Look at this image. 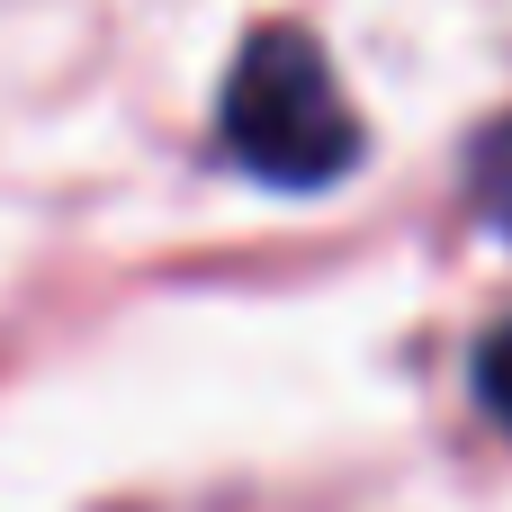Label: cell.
<instances>
[{
    "label": "cell",
    "instance_id": "1",
    "mask_svg": "<svg viewBox=\"0 0 512 512\" xmlns=\"http://www.w3.org/2000/svg\"><path fill=\"white\" fill-rule=\"evenodd\" d=\"M225 153L261 180V189H333L360 162V108L342 99L324 45L306 27H261L243 36L234 72H225V108H216Z\"/></svg>",
    "mask_w": 512,
    "mask_h": 512
},
{
    "label": "cell",
    "instance_id": "2",
    "mask_svg": "<svg viewBox=\"0 0 512 512\" xmlns=\"http://www.w3.org/2000/svg\"><path fill=\"white\" fill-rule=\"evenodd\" d=\"M468 198H477V216L512 243V117L477 135V153H468Z\"/></svg>",
    "mask_w": 512,
    "mask_h": 512
},
{
    "label": "cell",
    "instance_id": "3",
    "mask_svg": "<svg viewBox=\"0 0 512 512\" xmlns=\"http://www.w3.org/2000/svg\"><path fill=\"white\" fill-rule=\"evenodd\" d=\"M477 405L512 432V324H495V333L477 342Z\"/></svg>",
    "mask_w": 512,
    "mask_h": 512
}]
</instances>
